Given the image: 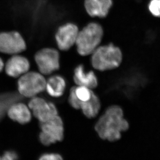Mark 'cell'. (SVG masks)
Returning <instances> with one entry per match:
<instances>
[{
  "label": "cell",
  "mask_w": 160,
  "mask_h": 160,
  "mask_svg": "<svg viewBox=\"0 0 160 160\" xmlns=\"http://www.w3.org/2000/svg\"><path fill=\"white\" fill-rule=\"evenodd\" d=\"M149 9L152 14L156 17H160V0H151Z\"/></svg>",
  "instance_id": "cell-18"
},
{
  "label": "cell",
  "mask_w": 160,
  "mask_h": 160,
  "mask_svg": "<svg viewBox=\"0 0 160 160\" xmlns=\"http://www.w3.org/2000/svg\"><path fill=\"white\" fill-rule=\"evenodd\" d=\"M92 90L86 86H75V92L78 98L81 102L89 101L91 98Z\"/></svg>",
  "instance_id": "cell-16"
},
{
  "label": "cell",
  "mask_w": 160,
  "mask_h": 160,
  "mask_svg": "<svg viewBox=\"0 0 160 160\" xmlns=\"http://www.w3.org/2000/svg\"><path fill=\"white\" fill-rule=\"evenodd\" d=\"M0 159H1V158L0 157Z\"/></svg>",
  "instance_id": "cell-22"
},
{
  "label": "cell",
  "mask_w": 160,
  "mask_h": 160,
  "mask_svg": "<svg viewBox=\"0 0 160 160\" xmlns=\"http://www.w3.org/2000/svg\"><path fill=\"white\" fill-rule=\"evenodd\" d=\"M27 49L26 41L18 32H0V52L13 55L20 54Z\"/></svg>",
  "instance_id": "cell-7"
},
{
  "label": "cell",
  "mask_w": 160,
  "mask_h": 160,
  "mask_svg": "<svg viewBox=\"0 0 160 160\" xmlns=\"http://www.w3.org/2000/svg\"><path fill=\"white\" fill-rule=\"evenodd\" d=\"M41 132L40 142L45 146L62 142L64 138V127L62 118L58 115L44 122H40Z\"/></svg>",
  "instance_id": "cell-5"
},
{
  "label": "cell",
  "mask_w": 160,
  "mask_h": 160,
  "mask_svg": "<svg viewBox=\"0 0 160 160\" xmlns=\"http://www.w3.org/2000/svg\"><path fill=\"white\" fill-rule=\"evenodd\" d=\"M4 66H5V64L3 62V60L0 58V72L2 71L4 68Z\"/></svg>",
  "instance_id": "cell-21"
},
{
  "label": "cell",
  "mask_w": 160,
  "mask_h": 160,
  "mask_svg": "<svg viewBox=\"0 0 160 160\" xmlns=\"http://www.w3.org/2000/svg\"><path fill=\"white\" fill-rule=\"evenodd\" d=\"M34 59L40 72L48 75L59 70L60 68V54L58 49L46 47L35 53Z\"/></svg>",
  "instance_id": "cell-6"
},
{
  "label": "cell",
  "mask_w": 160,
  "mask_h": 160,
  "mask_svg": "<svg viewBox=\"0 0 160 160\" xmlns=\"http://www.w3.org/2000/svg\"><path fill=\"white\" fill-rule=\"evenodd\" d=\"M6 74L11 77H19L29 71V60L20 54L13 55L6 62L4 66Z\"/></svg>",
  "instance_id": "cell-10"
},
{
  "label": "cell",
  "mask_w": 160,
  "mask_h": 160,
  "mask_svg": "<svg viewBox=\"0 0 160 160\" xmlns=\"http://www.w3.org/2000/svg\"><path fill=\"white\" fill-rule=\"evenodd\" d=\"M99 98L92 91L91 98L87 102L80 101V109L88 118H93L98 114L101 109Z\"/></svg>",
  "instance_id": "cell-15"
},
{
  "label": "cell",
  "mask_w": 160,
  "mask_h": 160,
  "mask_svg": "<svg viewBox=\"0 0 160 160\" xmlns=\"http://www.w3.org/2000/svg\"><path fill=\"white\" fill-rule=\"evenodd\" d=\"M66 80L62 76L55 75L50 77L46 81V90L53 98L61 97L66 90Z\"/></svg>",
  "instance_id": "cell-14"
},
{
  "label": "cell",
  "mask_w": 160,
  "mask_h": 160,
  "mask_svg": "<svg viewBox=\"0 0 160 160\" xmlns=\"http://www.w3.org/2000/svg\"><path fill=\"white\" fill-rule=\"evenodd\" d=\"M29 107L40 122H44L58 115L56 106L42 98L35 97L29 102Z\"/></svg>",
  "instance_id": "cell-9"
},
{
  "label": "cell",
  "mask_w": 160,
  "mask_h": 160,
  "mask_svg": "<svg viewBox=\"0 0 160 160\" xmlns=\"http://www.w3.org/2000/svg\"><path fill=\"white\" fill-rule=\"evenodd\" d=\"M9 118L21 124L29 123L31 114L27 106L23 103H17L12 106L8 111Z\"/></svg>",
  "instance_id": "cell-13"
},
{
  "label": "cell",
  "mask_w": 160,
  "mask_h": 160,
  "mask_svg": "<svg viewBox=\"0 0 160 160\" xmlns=\"http://www.w3.org/2000/svg\"><path fill=\"white\" fill-rule=\"evenodd\" d=\"M80 29L74 23L67 22L59 26L55 34L58 49L66 52L75 45Z\"/></svg>",
  "instance_id": "cell-8"
},
{
  "label": "cell",
  "mask_w": 160,
  "mask_h": 160,
  "mask_svg": "<svg viewBox=\"0 0 160 160\" xmlns=\"http://www.w3.org/2000/svg\"><path fill=\"white\" fill-rule=\"evenodd\" d=\"M46 81L43 75L35 72H29L20 77L18 89L26 98H32L46 90Z\"/></svg>",
  "instance_id": "cell-4"
},
{
  "label": "cell",
  "mask_w": 160,
  "mask_h": 160,
  "mask_svg": "<svg viewBox=\"0 0 160 160\" xmlns=\"http://www.w3.org/2000/svg\"><path fill=\"white\" fill-rule=\"evenodd\" d=\"M39 159L40 160H62V156L57 153H46L42 154Z\"/></svg>",
  "instance_id": "cell-19"
},
{
  "label": "cell",
  "mask_w": 160,
  "mask_h": 160,
  "mask_svg": "<svg viewBox=\"0 0 160 160\" xmlns=\"http://www.w3.org/2000/svg\"><path fill=\"white\" fill-rule=\"evenodd\" d=\"M68 102L72 108L76 109H80V101L76 95L75 92V86L72 87L70 89Z\"/></svg>",
  "instance_id": "cell-17"
},
{
  "label": "cell",
  "mask_w": 160,
  "mask_h": 160,
  "mask_svg": "<svg viewBox=\"0 0 160 160\" xmlns=\"http://www.w3.org/2000/svg\"><path fill=\"white\" fill-rule=\"evenodd\" d=\"M90 56L92 66L96 70L102 72L116 69L123 59L121 49L112 43L100 45Z\"/></svg>",
  "instance_id": "cell-3"
},
{
  "label": "cell",
  "mask_w": 160,
  "mask_h": 160,
  "mask_svg": "<svg viewBox=\"0 0 160 160\" xmlns=\"http://www.w3.org/2000/svg\"><path fill=\"white\" fill-rule=\"evenodd\" d=\"M112 0H84L86 13L92 18H106L113 6Z\"/></svg>",
  "instance_id": "cell-11"
},
{
  "label": "cell",
  "mask_w": 160,
  "mask_h": 160,
  "mask_svg": "<svg viewBox=\"0 0 160 160\" xmlns=\"http://www.w3.org/2000/svg\"><path fill=\"white\" fill-rule=\"evenodd\" d=\"M18 156L14 151H7L3 154L1 159L7 160H14L17 159Z\"/></svg>",
  "instance_id": "cell-20"
},
{
  "label": "cell",
  "mask_w": 160,
  "mask_h": 160,
  "mask_svg": "<svg viewBox=\"0 0 160 160\" xmlns=\"http://www.w3.org/2000/svg\"><path fill=\"white\" fill-rule=\"evenodd\" d=\"M128 122L124 118L122 109L113 105L108 107L95 126V129L101 139L109 142L120 139L122 132L128 130Z\"/></svg>",
  "instance_id": "cell-1"
},
{
  "label": "cell",
  "mask_w": 160,
  "mask_h": 160,
  "mask_svg": "<svg viewBox=\"0 0 160 160\" xmlns=\"http://www.w3.org/2000/svg\"><path fill=\"white\" fill-rule=\"evenodd\" d=\"M104 35V29L100 23H88L79 31L75 45L78 53L82 57L91 55L101 45Z\"/></svg>",
  "instance_id": "cell-2"
},
{
  "label": "cell",
  "mask_w": 160,
  "mask_h": 160,
  "mask_svg": "<svg viewBox=\"0 0 160 160\" xmlns=\"http://www.w3.org/2000/svg\"><path fill=\"white\" fill-rule=\"evenodd\" d=\"M73 80L78 86H86L93 89L98 86V79L93 71H86L83 64L78 65L73 71Z\"/></svg>",
  "instance_id": "cell-12"
}]
</instances>
